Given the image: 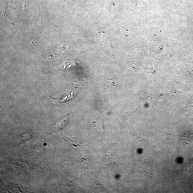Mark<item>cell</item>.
Returning a JSON list of instances; mask_svg holds the SVG:
<instances>
[{"label": "cell", "mask_w": 193, "mask_h": 193, "mask_svg": "<svg viewBox=\"0 0 193 193\" xmlns=\"http://www.w3.org/2000/svg\"><path fill=\"white\" fill-rule=\"evenodd\" d=\"M105 153L109 155H114L116 154L117 152V149L116 146H109L105 150Z\"/></svg>", "instance_id": "1"}]
</instances>
